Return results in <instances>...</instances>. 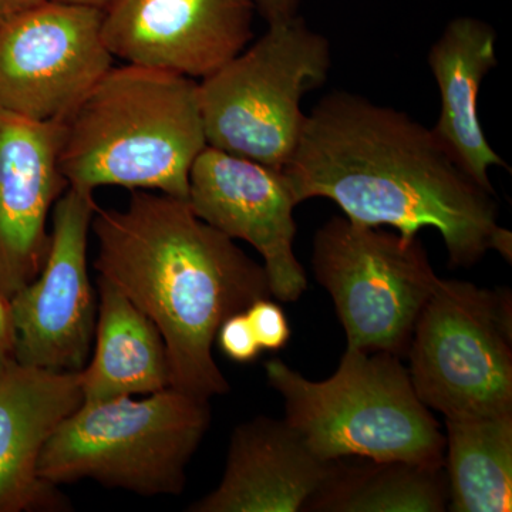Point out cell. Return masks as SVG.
Wrapping results in <instances>:
<instances>
[{
	"instance_id": "cell-1",
	"label": "cell",
	"mask_w": 512,
	"mask_h": 512,
	"mask_svg": "<svg viewBox=\"0 0 512 512\" xmlns=\"http://www.w3.org/2000/svg\"><path fill=\"white\" fill-rule=\"evenodd\" d=\"M282 173L296 204L326 198L349 220L404 237L437 229L453 268H471L488 251L511 262L497 194L467 173L433 127L404 111L342 90L326 94L305 117Z\"/></svg>"
},
{
	"instance_id": "cell-2",
	"label": "cell",
	"mask_w": 512,
	"mask_h": 512,
	"mask_svg": "<svg viewBox=\"0 0 512 512\" xmlns=\"http://www.w3.org/2000/svg\"><path fill=\"white\" fill-rule=\"evenodd\" d=\"M92 229L97 274L163 336L170 387L208 400L227 394L212 345L225 319L271 298L264 265L163 192L133 191L123 210L97 207Z\"/></svg>"
},
{
	"instance_id": "cell-3",
	"label": "cell",
	"mask_w": 512,
	"mask_h": 512,
	"mask_svg": "<svg viewBox=\"0 0 512 512\" xmlns=\"http://www.w3.org/2000/svg\"><path fill=\"white\" fill-rule=\"evenodd\" d=\"M60 170L70 187H121L188 200L192 164L208 146L198 80L111 67L62 121Z\"/></svg>"
},
{
	"instance_id": "cell-4",
	"label": "cell",
	"mask_w": 512,
	"mask_h": 512,
	"mask_svg": "<svg viewBox=\"0 0 512 512\" xmlns=\"http://www.w3.org/2000/svg\"><path fill=\"white\" fill-rule=\"evenodd\" d=\"M285 421L325 461L370 458L444 467L446 436L400 356L346 348L329 379L312 382L279 359L265 363Z\"/></svg>"
},
{
	"instance_id": "cell-5",
	"label": "cell",
	"mask_w": 512,
	"mask_h": 512,
	"mask_svg": "<svg viewBox=\"0 0 512 512\" xmlns=\"http://www.w3.org/2000/svg\"><path fill=\"white\" fill-rule=\"evenodd\" d=\"M210 423V400L174 387L83 403L47 441L39 476L56 487L94 480L143 497L178 495Z\"/></svg>"
},
{
	"instance_id": "cell-6",
	"label": "cell",
	"mask_w": 512,
	"mask_h": 512,
	"mask_svg": "<svg viewBox=\"0 0 512 512\" xmlns=\"http://www.w3.org/2000/svg\"><path fill=\"white\" fill-rule=\"evenodd\" d=\"M330 43L301 15L269 23L254 45L198 82L210 147L282 171L298 146L306 93L328 80Z\"/></svg>"
},
{
	"instance_id": "cell-7",
	"label": "cell",
	"mask_w": 512,
	"mask_h": 512,
	"mask_svg": "<svg viewBox=\"0 0 512 512\" xmlns=\"http://www.w3.org/2000/svg\"><path fill=\"white\" fill-rule=\"evenodd\" d=\"M407 356L417 396L446 419L512 413L511 292L439 279Z\"/></svg>"
},
{
	"instance_id": "cell-8",
	"label": "cell",
	"mask_w": 512,
	"mask_h": 512,
	"mask_svg": "<svg viewBox=\"0 0 512 512\" xmlns=\"http://www.w3.org/2000/svg\"><path fill=\"white\" fill-rule=\"evenodd\" d=\"M312 268L332 296L349 349L407 355L440 279L419 238L333 217L313 237Z\"/></svg>"
},
{
	"instance_id": "cell-9",
	"label": "cell",
	"mask_w": 512,
	"mask_h": 512,
	"mask_svg": "<svg viewBox=\"0 0 512 512\" xmlns=\"http://www.w3.org/2000/svg\"><path fill=\"white\" fill-rule=\"evenodd\" d=\"M103 16L101 9L45 0L2 23L0 107L62 123L113 67Z\"/></svg>"
},
{
	"instance_id": "cell-10",
	"label": "cell",
	"mask_w": 512,
	"mask_h": 512,
	"mask_svg": "<svg viewBox=\"0 0 512 512\" xmlns=\"http://www.w3.org/2000/svg\"><path fill=\"white\" fill-rule=\"evenodd\" d=\"M99 205L94 191L67 187L52 211L45 265L9 299L15 360L53 372H80L89 362L97 308L87 248Z\"/></svg>"
},
{
	"instance_id": "cell-11",
	"label": "cell",
	"mask_w": 512,
	"mask_h": 512,
	"mask_svg": "<svg viewBox=\"0 0 512 512\" xmlns=\"http://www.w3.org/2000/svg\"><path fill=\"white\" fill-rule=\"evenodd\" d=\"M187 201L202 221L258 251L272 296L301 298L308 276L293 251L298 204L282 171L207 146L192 164Z\"/></svg>"
},
{
	"instance_id": "cell-12",
	"label": "cell",
	"mask_w": 512,
	"mask_h": 512,
	"mask_svg": "<svg viewBox=\"0 0 512 512\" xmlns=\"http://www.w3.org/2000/svg\"><path fill=\"white\" fill-rule=\"evenodd\" d=\"M252 0H114L103 39L114 59L202 80L249 46Z\"/></svg>"
},
{
	"instance_id": "cell-13",
	"label": "cell",
	"mask_w": 512,
	"mask_h": 512,
	"mask_svg": "<svg viewBox=\"0 0 512 512\" xmlns=\"http://www.w3.org/2000/svg\"><path fill=\"white\" fill-rule=\"evenodd\" d=\"M63 124L0 107V293L12 298L42 271L49 217L67 190L60 170Z\"/></svg>"
},
{
	"instance_id": "cell-14",
	"label": "cell",
	"mask_w": 512,
	"mask_h": 512,
	"mask_svg": "<svg viewBox=\"0 0 512 512\" xmlns=\"http://www.w3.org/2000/svg\"><path fill=\"white\" fill-rule=\"evenodd\" d=\"M83 404L80 372L10 362L0 369V512L64 511L69 503L39 476L57 427Z\"/></svg>"
},
{
	"instance_id": "cell-15",
	"label": "cell",
	"mask_w": 512,
	"mask_h": 512,
	"mask_svg": "<svg viewBox=\"0 0 512 512\" xmlns=\"http://www.w3.org/2000/svg\"><path fill=\"white\" fill-rule=\"evenodd\" d=\"M332 467L285 420L258 417L234 430L220 485L188 511H305Z\"/></svg>"
},
{
	"instance_id": "cell-16",
	"label": "cell",
	"mask_w": 512,
	"mask_h": 512,
	"mask_svg": "<svg viewBox=\"0 0 512 512\" xmlns=\"http://www.w3.org/2000/svg\"><path fill=\"white\" fill-rule=\"evenodd\" d=\"M497 32L490 23L458 16L431 46L427 63L439 87L441 109L433 130L484 190H495L491 167L508 168L488 144L478 120L477 99L484 77L497 66Z\"/></svg>"
},
{
	"instance_id": "cell-17",
	"label": "cell",
	"mask_w": 512,
	"mask_h": 512,
	"mask_svg": "<svg viewBox=\"0 0 512 512\" xmlns=\"http://www.w3.org/2000/svg\"><path fill=\"white\" fill-rule=\"evenodd\" d=\"M92 360L80 370L83 403L106 402L170 387L167 346L146 313L103 278Z\"/></svg>"
},
{
	"instance_id": "cell-18",
	"label": "cell",
	"mask_w": 512,
	"mask_h": 512,
	"mask_svg": "<svg viewBox=\"0 0 512 512\" xmlns=\"http://www.w3.org/2000/svg\"><path fill=\"white\" fill-rule=\"evenodd\" d=\"M447 504L444 467L340 458L305 511L443 512Z\"/></svg>"
},
{
	"instance_id": "cell-19",
	"label": "cell",
	"mask_w": 512,
	"mask_h": 512,
	"mask_svg": "<svg viewBox=\"0 0 512 512\" xmlns=\"http://www.w3.org/2000/svg\"><path fill=\"white\" fill-rule=\"evenodd\" d=\"M447 510H512V413L446 419Z\"/></svg>"
},
{
	"instance_id": "cell-20",
	"label": "cell",
	"mask_w": 512,
	"mask_h": 512,
	"mask_svg": "<svg viewBox=\"0 0 512 512\" xmlns=\"http://www.w3.org/2000/svg\"><path fill=\"white\" fill-rule=\"evenodd\" d=\"M254 330L256 342L262 350L278 352L291 339V326L284 309L269 298L258 299L245 311Z\"/></svg>"
},
{
	"instance_id": "cell-21",
	"label": "cell",
	"mask_w": 512,
	"mask_h": 512,
	"mask_svg": "<svg viewBox=\"0 0 512 512\" xmlns=\"http://www.w3.org/2000/svg\"><path fill=\"white\" fill-rule=\"evenodd\" d=\"M215 339L222 353L232 362H255L262 352L245 312L235 313L225 319Z\"/></svg>"
},
{
	"instance_id": "cell-22",
	"label": "cell",
	"mask_w": 512,
	"mask_h": 512,
	"mask_svg": "<svg viewBox=\"0 0 512 512\" xmlns=\"http://www.w3.org/2000/svg\"><path fill=\"white\" fill-rule=\"evenodd\" d=\"M256 13L266 23L284 22L299 15L301 0H252Z\"/></svg>"
},
{
	"instance_id": "cell-23",
	"label": "cell",
	"mask_w": 512,
	"mask_h": 512,
	"mask_svg": "<svg viewBox=\"0 0 512 512\" xmlns=\"http://www.w3.org/2000/svg\"><path fill=\"white\" fill-rule=\"evenodd\" d=\"M15 360V332L10 319L9 301L0 293V369Z\"/></svg>"
},
{
	"instance_id": "cell-24",
	"label": "cell",
	"mask_w": 512,
	"mask_h": 512,
	"mask_svg": "<svg viewBox=\"0 0 512 512\" xmlns=\"http://www.w3.org/2000/svg\"><path fill=\"white\" fill-rule=\"evenodd\" d=\"M45 0H0V25Z\"/></svg>"
},
{
	"instance_id": "cell-25",
	"label": "cell",
	"mask_w": 512,
	"mask_h": 512,
	"mask_svg": "<svg viewBox=\"0 0 512 512\" xmlns=\"http://www.w3.org/2000/svg\"><path fill=\"white\" fill-rule=\"evenodd\" d=\"M57 2L73 3V5L90 6V8L104 10L109 8L114 0H57Z\"/></svg>"
}]
</instances>
